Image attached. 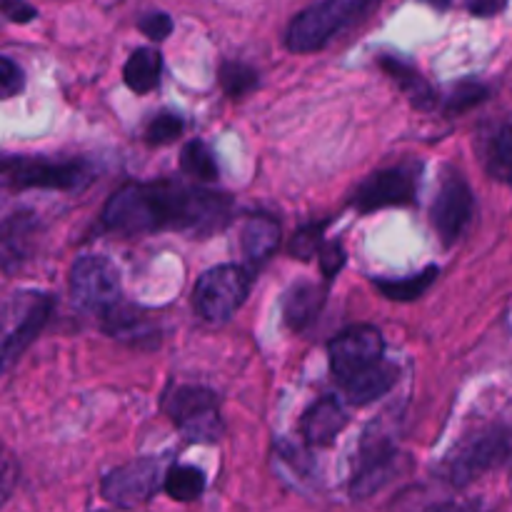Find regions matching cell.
Instances as JSON below:
<instances>
[{
  "mask_svg": "<svg viewBox=\"0 0 512 512\" xmlns=\"http://www.w3.org/2000/svg\"><path fill=\"white\" fill-rule=\"evenodd\" d=\"M163 490L178 503H195L205 490V473L193 465H173L165 473Z\"/></svg>",
  "mask_w": 512,
  "mask_h": 512,
  "instance_id": "cell-23",
  "label": "cell"
},
{
  "mask_svg": "<svg viewBox=\"0 0 512 512\" xmlns=\"http://www.w3.org/2000/svg\"><path fill=\"white\" fill-rule=\"evenodd\" d=\"M325 225L328 223H310L298 228V233H295L293 240L288 243V253L300 260H310L315 253H320V248H323Z\"/></svg>",
  "mask_w": 512,
  "mask_h": 512,
  "instance_id": "cell-29",
  "label": "cell"
},
{
  "mask_svg": "<svg viewBox=\"0 0 512 512\" xmlns=\"http://www.w3.org/2000/svg\"><path fill=\"white\" fill-rule=\"evenodd\" d=\"M478 160L485 173L500 183H512V128L493 125L478 138Z\"/></svg>",
  "mask_w": 512,
  "mask_h": 512,
  "instance_id": "cell-15",
  "label": "cell"
},
{
  "mask_svg": "<svg viewBox=\"0 0 512 512\" xmlns=\"http://www.w3.org/2000/svg\"><path fill=\"white\" fill-rule=\"evenodd\" d=\"M240 245L250 263H265L280 245V223L268 213H250L243 223Z\"/></svg>",
  "mask_w": 512,
  "mask_h": 512,
  "instance_id": "cell-17",
  "label": "cell"
},
{
  "mask_svg": "<svg viewBox=\"0 0 512 512\" xmlns=\"http://www.w3.org/2000/svg\"><path fill=\"white\" fill-rule=\"evenodd\" d=\"M473 213L475 198L465 175L455 168H445L438 195H435L433 208H430V220H433L435 233L445 248H450L465 233L468 223L473 220Z\"/></svg>",
  "mask_w": 512,
  "mask_h": 512,
  "instance_id": "cell-8",
  "label": "cell"
},
{
  "mask_svg": "<svg viewBox=\"0 0 512 512\" xmlns=\"http://www.w3.org/2000/svg\"><path fill=\"white\" fill-rule=\"evenodd\" d=\"M360 453H363V463H360V470L355 473L353 485H350L353 500L370 498L380 488H385L390 480L398 478L400 470H403V455L390 448L388 443L370 445L365 440Z\"/></svg>",
  "mask_w": 512,
  "mask_h": 512,
  "instance_id": "cell-13",
  "label": "cell"
},
{
  "mask_svg": "<svg viewBox=\"0 0 512 512\" xmlns=\"http://www.w3.org/2000/svg\"><path fill=\"white\" fill-rule=\"evenodd\" d=\"M510 0H465V8L478 18H493L508 8Z\"/></svg>",
  "mask_w": 512,
  "mask_h": 512,
  "instance_id": "cell-34",
  "label": "cell"
},
{
  "mask_svg": "<svg viewBox=\"0 0 512 512\" xmlns=\"http://www.w3.org/2000/svg\"><path fill=\"white\" fill-rule=\"evenodd\" d=\"M160 488V463L155 458H138L113 468L100 480V495L105 503L118 508L145 505Z\"/></svg>",
  "mask_w": 512,
  "mask_h": 512,
  "instance_id": "cell-11",
  "label": "cell"
},
{
  "mask_svg": "<svg viewBox=\"0 0 512 512\" xmlns=\"http://www.w3.org/2000/svg\"><path fill=\"white\" fill-rule=\"evenodd\" d=\"M380 68L390 75V78L398 83V88L408 95V100L413 103V108L418 110H430L435 105V90L418 70L413 68L405 60L393 58V55H380Z\"/></svg>",
  "mask_w": 512,
  "mask_h": 512,
  "instance_id": "cell-19",
  "label": "cell"
},
{
  "mask_svg": "<svg viewBox=\"0 0 512 512\" xmlns=\"http://www.w3.org/2000/svg\"><path fill=\"white\" fill-rule=\"evenodd\" d=\"M325 293L323 288H318L310 280H295L288 290H285L283 298V315L288 328L303 333L305 328L315 323L320 308H323Z\"/></svg>",
  "mask_w": 512,
  "mask_h": 512,
  "instance_id": "cell-16",
  "label": "cell"
},
{
  "mask_svg": "<svg viewBox=\"0 0 512 512\" xmlns=\"http://www.w3.org/2000/svg\"><path fill=\"white\" fill-rule=\"evenodd\" d=\"M163 410L193 443H215L223 433L218 418V398L213 390L198 385H180L163 398Z\"/></svg>",
  "mask_w": 512,
  "mask_h": 512,
  "instance_id": "cell-7",
  "label": "cell"
},
{
  "mask_svg": "<svg viewBox=\"0 0 512 512\" xmlns=\"http://www.w3.org/2000/svg\"><path fill=\"white\" fill-rule=\"evenodd\" d=\"M485 98H488V88L483 83H478V80H463L445 98V110L448 113H465V110L483 103Z\"/></svg>",
  "mask_w": 512,
  "mask_h": 512,
  "instance_id": "cell-27",
  "label": "cell"
},
{
  "mask_svg": "<svg viewBox=\"0 0 512 512\" xmlns=\"http://www.w3.org/2000/svg\"><path fill=\"white\" fill-rule=\"evenodd\" d=\"M440 268L438 265H430L423 273H415L410 278H395V280H375V288L380 290V295L388 300H395V303H410V300H418L430 285L438 280Z\"/></svg>",
  "mask_w": 512,
  "mask_h": 512,
  "instance_id": "cell-22",
  "label": "cell"
},
{
  "mask_svg": "<svg viewBox=\"0 0 512 512\" xmlns=\"http://www.w3.org/2000/svg\"><path fill=\"white\" fill-rule=\"evenodd\" d=\"M395 383H398V368L393 363L380 360V363L370 365L363 373L350 378L345 383V395H348V403L370 405L383 398V395H388Z\"/></svg>",
  "mask_w": 512,
  "mask_h": 512,
  "instance_id": "cell-18",
  "label": "cell"
},
{
  "mask_svg": "<svg viewBox=\"0 0 512 512\" xmlns=\"http://www.w3.org/2000/svg\"><path fill=\"white\" fill-rule=\"evenodd\" d=\"M508 455V440L500 433H483L478 438L470 440L465 448H460V453H455L453 463H450V480L453 485H468L470 480H475L478 475H483L485 470L500 465Z\"/></svg>",
  "mask_w": 512,
  "mask_h": 512,
  "instance_id": "cell-12",
  "label": "cell"
},
{
  "mask_svg": "<svg viewBox=\"0 0 512 512\" xmlns=\"http://www.w3.org/2000/svg\"><path fill=\"white\" fill-rule=\"evenodd\" d=\"M345 265V248L343 243L333 240V243L323 245L320 248V268H323L325 278H335L340 273V268Z\"/></svg>",
  "mask_w": 512,
  "mask_h": 512,
  "instance_id": "cell-32",
  "label": "cell"
},
{
  "mask_svg": "<svg viewBox=\"0 0 512 512\" xmlns=\"http://www.w3.org/2000/svg\"><path fill=\"white\" fill-rule=\"evenodd\" d=\"M120 270L103 255H83L70 268V300L75 308L105 315L120 303Z\"/></svg>",
  "mask_w": 512,
  "mask_h": 512,
  "instance_id": "cell-6",
  "label": "cell"
},
{
  "mask_svg": "<svg viewBox=\"0 0 512 512\" xmlns=\"http://www.w3.org/2000/svg\"><path fill=\"white\" fill-rule=\"evenodd\" d=\"M185 128V120L175 113H158L145 128V140L148 145H168L180 138Z\"/></svg>",
  "mask_w": 512,
  "mask_h": 512,
  "instance_id": "cell-28",
  "label": "cell"
},
{
  "mask_svg": "<svg viewBox=\"0 0 512 512\" xmlns=\"http://www.w3.org/2000/svg\"><path fill=\"white\" fill-rule=\"evenodd\" d=\"M53 313V298L43 293H23L15 295L13 303L5 310V318H15V323L5 320L3 338V368L8 370L15 358L23 355V350L40 335V330L48 323Z\"/></svg>",
  "mask_w": 512,
  "mask_h": 512,
  "instance_id": "cell-9",
  "label": "cell"
},
{
  "mask_svg": "<svg viewBox=\"0 0 512 512\" xmlns=\"http://www.w3.org/2000/svg\"><path fill=\"white\" fill-rule=\"evenodd\" d=\"M35 218L30 215V210H15L13 215H8L3 223V265L5 270L13 268L15 263L28 255V240L33 238L35 230Z\"/></svg>",
  "mask_w": 512,
  "mask_h": 512,
  "instance_id": "cell-21",
  "label": "cell"
},
{
  "mask_svg": "<svg viewBox=\"0 0 512 512\" xmlns=\"http://www.w3.org/2000/svg\"><path fill=\"white\" fill-rule=\"evenodd\" d=\"M250 285H253L250 273L245 268H240V265L228 263L218 265V268H210L195 283V310H198L200 318L213 325L228 323L238 313L240 305L248 300Z\"/></svg>",
  "mask_w": 512,
  "mask_h": 512,
  "instance_id": "cell-4",
  "label": "cell"
},
{
  "mask_svg": "<svg viewBox=\"0 0 512 512\" xmlns=\"http://www.w3.org/2000/svg\"><path fill=\"white\" fill-rule=\"evenodd\" d=\"M508 323H510V330H512V310H510V318H508Z\"/></svg>",
  "mask_w": 512,
  "mask_h": 512,
  "instance_id": "cell-35",
  "label": "cell"
},
{
  "mask_svg": "<svg viewBox=\"0 0 512 512\" xmlns=\"http://www.w3.org/2000/svg\"><path fill=\"white\" fill-rule=\"evenodd\" d=\"M423 175V163L408 160V163L393 165V168L375 170L363 180L350 195V205L360 213H375L380 208H398V205H413L418 200V183Z\"/></svg>",
  "mask_w": 512,
  "mask_h": 512,
  "instance_id": "cell-5",
  "label": "cell"
},
{
  "mask_svg": "<svg viewBox=\"0 0 512 512\" xmlns=\"http://www.w3.org/2000/svg\"><path fill=\"white\" fill-rule=\"evenodd\" d=\"M23 85L25 75L23 70H20V65L15 63L13 58H8V55H3V58H0V93H3V98L18 95L20 90H23Z\"/></svg>",
  "mask_w": 512,
  "mask_h": 512,
  "instance_id": "cell-30",
  "label": "cell"
},
{
  "mask_svg": "<svg viewBox=\"0 0 512 512\" xmlns=\"http://www.w3.org/2000/svg\"><path fill=\"white\" fill-rule=\"evenodd\" d=\"M138 28L148 35L150 40L160 43L173 33V18L168 13H148L138 20Z\"/></svg>",
  "mask_w": 512,
  "mask_h": 512,
  "instance_id": "cell-31",
  "label": "cell"
},
{
  "mask_svg": "<svg viewBox=\"0 0 512 512\" xmlns=\"http://www.w3.org/2000/svg\"><path fill=\"white\" fill-rule=\"evenodd\" d=\"M0 5H3V15L10 23L23 25L38 18V10H35L28 0H0Z\"/></svg>",
  "mask_w": 512,
  "mask_h": 512,
  "instance_id": "cell-33",
  "label": "cell"
},
{
  "mask_svg": "<svg viewBox=\"0 0 512 512\" xmlns=\"http://www.w3.org/2000/svg\"><path fill=\"white\" fill-rule=\"evenodd\" d=\"M218 83L228 98H245V95L258 88L260 75L258 70L240 63V60H225L218 68Z\"/></svg>",
  "mask_w": 512,
  "mask_h": 512,
  "instance_id": "cell-26",
  "label": "cell"
},
{
  "mask_svg": "<svg viewBox=\"0 0 512 512\" xmlns=\"http://www.w3.org/2000/svg\"><path fill=\"white\" fill-rule=\"evenodd\" d=\"M385 340L378 328L373 325H355V328L343 330L330 340V370H333L335 380L348 383L358 373H363L370 365L383 360Z\"/></svg>",
  "mask_w": 512,
  "mask_h": 512,
  "instance_id": "cell-10",
  "label": "cell"
},
{
  "mask_svg": "<svg viewBox=\"0 0 512 512\" xmlns=\"http://www.w3.org/2000/svg\"><path fill=\"white\" fill-rule=\"evenodd\" d=\"M345 425H348V415L343 413L338 400L325 398L303 415L300 430H303L305 443L315 445V448H325V445L335 443V438L343 433Z\"/></svg>",
  "mask_w": 512,
  "mask_h": 512,
  "instance_id": "cell-14",
  "label": "cell"
},
{
  "mask_svg": "<svg viewBox=\"0 0 512 512\" xmlns=\"http://www.w3.org/2000/svg\"><path fill=\"white\" fill-rule=\"evenodd\" d=\"M160 75H163V55L155 48L133 50L123 68V80L133 93H150L158 88Z\"/></svg>",
  "mask_w": 512,
  "mask_h": 512,
  "instance_id": "cell-20",
  "label": "cell"
},
{
  "mask_svg": "<svg viewBox=\"0 0 512 512\" xmlns=\"http://www.w3.org/2000/svg\"><path fill=\"white\" fill-rule=\"evenodd\" d=\"M95 178V168L78 158H38V155H5L3 180L10 190H85Z\"/></svg>",
  "mask_w": 512,
  "mask_h": 512,
  "instance_id": "cell-3",
  "label": "cell"
},
{
  "mask_svg": "<svg viewBox=\"0 0 512 512\" xmlns=\"http://www.w3.org/2000/svg\"><path fill=\"white\" fill-rule=\"evenodd\" d=\"M180 170L200 183H213L218 180V163L205 140H190L180 153Z\"/></svg>",
  "mask_w": 512,
  "mask_h": 512,
  "instance_id": "cell-25",
  "label": "cell"
},
{
  "mask_svg": "<svg viewBox=\"0 0 512 512\" xmlns=\"http://www.w3.org/2000/svg\"><path fill=\"white\" fill-rule=\"evenodd\" d=\"M230 215V195L180 180H150L115 190L100 213V225L118 235H148L160 230L210 235L225 228Z\"/></svg>",
  "mask_w": 512,
  "mask_h": 512,
  "instance_id": "cell-1",
  "label": "cell"
},
{
  "mask_svg": "<svg viewBox=\"0 0 512 512\" xmlns=\"http://www.w3.org/2000/svg\"><path fill=\"white\" fill-rule=\"evenodd\" d=\"M105 330L110 335L120 340H135L140 343L143 335L153 333V328L148 325V318L143 315V310L130 308V305H113V308L105 313Z\"/></svg>",
  "mask_w": 512,
  "mask_h": 512,
  "instance_id": "cell-24",
  "label": "cell"
},
{
  "mask_svg": "<svg viewBox=\"0 0 512 512\" xmlns=\"http://www.w3.org/2000/svg\"><path fill=\"white\" fill-rule=\"evenodd\" d=\"M378 0H318L300 10L288 25L285 45L290 53H315L330 45L343 30L363 20Z\"/></svg>",
  "mask_w": 512,
  "mask_h": 512,
  "instance_id": "cell-2",
  "label": "cell"
}]
</instances>
